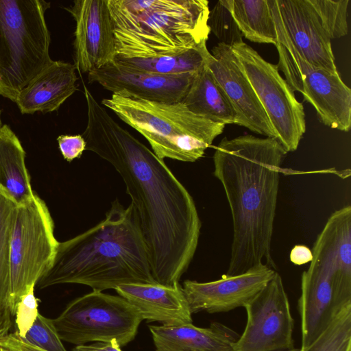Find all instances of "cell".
Masks as SVG:
<instances>
[{
    "mask_svg": "<svg viewBox=\"0 0 351 351\" xmlns=\"http://www.w3.org/2000/svg\"><path fill=\"white\" fill-rule=\"evenodd\" d=\"M230 8L246 39L275 45L277 32L269 0H230Z\"/></svg>",
    "mask_w": 351,
    "mask_h": 351,
    "instance_id": "cb8c5ba5",
    "label": "cell"
},
{
    "mask_svg": "<svg viewBox=\"0 0 351 351\" xmlns=\"http://www.w3.org/2000/svg\"><path fill=\"white\" fill-rule=\"evenodd\" d=\"M143 320L137 308L123 297L95 290L73 300L52 319L62 341L82 346L114 339L121 347L134 339Z\"/></svg>",
    "mask_w": 351,
    "mask_h": 351,
    "instance_id": "9c48e42d",
    "label": "cell"
},
{
    "mask_svg": "<svg viewBox=\"0 0 351 351\" xmlns=\"http://www.w3.org/2000/svg\"><path fill=\"white\" fill-rule=\"evenodd\" d=\"M86 150L109 162L123 180L147 245L156 282L179 284L196 252L201 221L193 198L147 147L122 128L86 86Z\"/></svg>",
    "mask_w": 351,
    "mask_h": 351,
    "instance_id": "6da1fadb",
    "label": "cell"
},
{
    "mask_svg": "<svg viewBox=\"0 0 351 351\" xmlns=\"http://www.w3.org/2000/svg\"><path fill=\"white\" fill-rule=\"evenodd\" d=\"M119 295L139 311L143 319L165 326L193 322L191 313L182 286L154 284H125L116 287Z\"/></svg>",
    "mask_w": 351,
    "mask_h": 351,
    "instance_id": "d6986e66",
    "label": "cell"
},
{
    "mask_svg": "<svg viewBox=\"0 0 351 351\" xmlns=\"http://www.w3.org/2000/svg\"><path fill=\"white\" fill-rule=\"evenodd\" d=\"M287 151L274 138L224 137L213 154V175L230 208L233 238L226 276L266 265L276 269L271 240L281 165Z\"/></svg>",
    "mask_w": 351,
    "mask_h": 351,
    "instance_id": "7a4b0ae2",
    "label": "cell"
},
{
    "mask_svg": "<svg viewBox=\"0 0 351 351\" xmlns=\"http://www.w3.org/2000/svg\"><path fill=\"white\" fill-rule=\"evenodd\" d=\"M330 39L340 38L348 34L349 0H308Z\"/></svg>",
    "mask_w": 351,
    "mask_h": 351,
    "instance_id": "83f0119b",
    "label": "cell"
},
{
    "mask_svg": "<svg viewBox=\"0 0 351 351\" xmlns=\"http://www.w3.org/2000/svg\"><path fill=\"white\" fill-rule=\"evenodd\" d=\"M38 313V302L34 295V290H32L20 300L14 314L16 332L21 337H25Z\"/></svg>",
    "mask_w": 351,
    "mask_h": 351,
    "instance_id": "4dcf8cb0",
    "label": "cell"
},
{
    "mask_svg": "<svg viewBox=\"0 0 351 351\" xmlns=\"http://www.w3.org/2000/svg\"><path fill=\"white\" fill-rule=\"evenodd\" d=\"M101 103L145 137L162 160H199L226 125L194 114L182 101H151L112 94Z\"/></svg>",
    "mask_w": 351,
    "mask_h": 351,
    "instance_id": "5b68a950",
    "label": "cell"
},
{
    "mask_svg": "<svg viewBox=\"0 0 351 351\" xmlns=\"http://www.w3.org/2000/svg\"><path fill=\"white\" fill-rule=\"evenodd\" d=\"M12 315L8 306L0 308V338L9 333L12 325Z\"/></svg>",
    "mask_w": 351,
    "mask_h": 351,
    "instance_id": "d590c367",
    "label": "cell"
},
{
    "mask_svg": "<svg viewBox=\"0 0 351 351\" xmlns=\"http://www.w3.org/2000/svg\"><path fill=\"white\" fill-rule=\"evenodd\" d=\"M1 111L0 110V128L2 126L1 120Z\"/></svg>",
    "mask_w": 351,
    "mask_h": 351,
    "instance_id": "74e56055",
    "label": "cell"
},
{
    "mask_svg": "<svg viewBox=\"0 0 351 351\" xmlns=\"http://www.w3.org/2000/svg\"><path fill=\"white\" fill-rule=\"evenodd\" d=\"M182 102L194 114L213 122L236 123V112L206 64L197 73Z\"/></svg>",
    "mask_w": 351,
    "mask_h": 351,
    "instance_id": "603a6c76",
    "label": "cell"
},
{
    "mask_svg": "<svg viewBox=\"0 0 351 351\" xmlns=\"http://www.w3.org/2000/svg\"><path fill=\"white\" fill-rule=\"evenodd\" d=\"M298 308L301 321V348L313 343L341 310L335 305L330 277L326 268L311 261L301 276Z\"/></svg>",
    "mask_w": 351,
    "mask_h": 351,
    "instance_id": "ac0fdd59",
    "label": "cell"
},
{
    "mask_svg": "<svg viewBox=\"0 0 351 351\" xmlns=\"http://www.w3.org/2000/svg\"><path fill=\"white\" fill-rule=\"evenodd\" d=\"M300 351H351V304L337 313L313 343Z\"/></svg>",
    "mask_w": 351,
    "mask_h": 351,
    "instance_id": "4316f807",
    "label": "cell"
},
{
    "mask_svg": "<svg viewBox=\"0 0 351 351\" xmlns=\"http://www.w3.org/2000/svg\"><path fill=\"white\" fill-rule=\"evenodd\" d=\"M244 308L247 322L235 343L234 351H287L295 348L294 321L282 278L277 271Z\"/></svg>",
    "mask_w": 351,
    "mask_h": 351,
    "instance_id": "8fae6325",
    "label": "cell"
},
{
    "mask_svg": "<svg viewBox=\"0 0 351 351\" xmlns=\"http://www.w3.org/2000/svg\"><path fill=\"white\" fill-rule=\"evenodd\" d=\"M44 0H0V95L12 101L53 60Z\"/></svg>",
    "mask_w": 351,
    "mask_h": 351,
    "instance_id": "8992f818",
    "label": "cell"
},
{
    "mask_svg": "<svg viewBox=\"0 0 351 351\" xmlns=\"http://www.w3.org/2000/svg\"><path fill=\"white\" fill-rule=\"evenodd\" d=\"M285 32L298 54L314 67L338 73L331 40L308 0H276Z\"/></svg>",
    "mask_w": 351,
    "mask_h": 351,
    "instance_id": "e0dca14e",
    "label": "cell"
},
{
    "mask_svg": "<svg viewBox=\"0 0 351 351\" xmlns=\"http://www.w3.org/2000/svg\"><path fill=\"white\" fill-rule=\"evenodd\" d=\"M0 351H4L1 348H0Z\"/></svg>",
    "mask_w": 351,
    "mask_h": 351,
    "instance_id": "f35d334b",
    "label": "cell"
},
{
    "mask_svg": "<svg viewBox=\"0 0 351 351\" xmlns=\"http://www.w3.org/2000/svg\"><path fill=\"white\" fill-rule=\"evenodd\" d=\"M73 351H122L116 340L108 342H96L90 345L76 346Z\"/></svg>",
    "mask_w": 351,
    "mask_h": 351,
    "instance_id": "e575fe53",
    "label": "cell"
},
{
    "mask_svg": "<svg viewBox=\"0 0 351 351\" xmlns=\"http://www.w3.org/2000/svg\"><path fill=\"white\" fill-rule=\"evenodd\" d=\"M24 339L45 351H66L53 324L52 319L38 313Z\"/></svg>",
    "mask_w": 351,
    "mask_h": 351,
    "instance_id": "f546056e",
    "label": "cell"
},
{
    "mask_svg": "<svg viewBox=\"0 0 351 351\" xmlns=\"http://www.w3.org/2000/svg\"><path fill=\"white\" fill-rule=\"evenodd\" d=\"M57 141L63 158L68 162L80 158L86 148L82 135H60Z\"/></svg>",
    "mask_w": 351,
    "mask_h": 351,
    "instance_id": "1f68e13d",
    "label": "cell"
},
{
    "mask_svg": "<svg viewBox=\"0 0 351 351\" xmlns=\"http://www.w3.org/2000/svg\"><path fill=\"white\" fill-rule=\"evenodd\" d=\"M313 261L328 272L335 305L351 304V206H343L328 217L313 247Z\"/></svg>",
    "mask_w": 351,
    "mask_h": 351,
    "instance_id": "2e32d148",
    "label": "cell"
},
{
    "mask_svg": "<svg viewBox=\"0 0 351 351\" xmlns=\"http://www.w3.org/2000/svg\"><path fill=\"white\" fill-rule=\"evenodd\" d=\"M0 348L4 351H45L27 341L16 331L0 338Z\"/></svg>",
    "mask_w": 351,
    "mask_h": 351,
    "instance_id": "d6a6232c",
    "label": "cell"
},
{
    "mask_svg": "<svg viewBox=\"0 0 351 351\" xmlns=\"http://www.w3.org/2000/svg\"><path fill=\"white\" fill-rule=\"evenodd\" d=\"M277 32L275 44L278 67L293 92L316 110L321 123L332 129L348 132L351 126V90L339 73H333L306 62L297 52L280 21L276 0H269Z\"/></svg>",
    "mask_w": 351,
    "mask_h": 351,
    "instance_id": "ba28073f",
    "label": "cell"
},
{
    "mask_svg": "<svg viewBox=\"0 0 351 351\" xmlns=\"http://www.w3.org/2000/svg\"><path fill=\"white\" fill-rule=\"evenodd\" d=\"M65 9L75 21L73 59L76 69L88 73L113 62L116 44L108 0H75Z\"/></svg>",
    "mask_w": 351,
    "mask_h": 351,
    "instance_id": "7c38bea8",
    "label": "cell"
},
{
    "mask_svg": "<svg viewBox=\"0 0 351 351\" xmlns=\"http://www.w3.org/2000/svg\"><path fill=\"white\" fill-rule=\"evenodd\" d=\"M276 270L266 265L207 282L186 280L182 287L191 314L228 312L244 307L271 280Z\"/></svg>",
    "mask_w": 351,
    "mask_h": 351,
    "instance_id": "9a60e30c",
    "label": "cell"
},
{
    "mask_svg": "<svg viewBox=\"0 0 351 351\" xmlns=\"http://www.w3.org/2000/svg\"><path fill=\"white\" fill-rule=\"evenodd\" d=\"M287 351H300V349H298V348H294V349H293V350H287Z\"/></svg>",
    "mask_w": 351,
    "mask_h": 351,
    "instance_id": "8d00e7d4",
    "label": "cell"
},
{
    "mask_svg": "<svg viewBox=\"0 0 351 351\" xmlns=\"http://www.w3.org/2000/svg\"><path fill=\"white\" fill-rule=\"evenodd\" d=\"M156 351H234L239 336L226 326L213 322L208 328L192 323L149 325Z\"/></svg>",
    "mask_w": 351,
    "mask_h": 351,
    "instance_id": "44dd1931",
    "label": "cell"
},
{
    "mask_svg": "<svg viewBox=\"0 0 351 351\" xmlns=\"http://www.w3.org/2000/svg\"><path fill=\"white\" fill-rule=\"evenodd\" d=\"M206 43L175 56L146 58H115L131 69L160 75H180L197 72L206 64L209 53Z\"/></svg>",
    "mask_w": 351,
    "mask_h": 351,
    "instance_id": "d4e9b609",
    "label": "cell"
},
{
    "mask_svg": "<svg viewBox=\"0 0 351 351\" xmlns=\"http://www.w3.org/2000/svg\"><path fill=\"white\" fill-rule=\"evenodd\" d=\"M206 64L236 112L235 124L277 139V134L231 47L217 43L207 56Z\"/></svg>",
    "mask_w": 351,
    "mask_h": 351,
    "instance_id": "5bb4252c",
    "label": "cell"
},
{
    "mask_svg": "<svg viewBox=\"0 0 351 351\" xmlns=\"http://www.w3.org/2000/svg\"><path fill=\"white\" fill-rule=\"evenodd\" d=\"M16 206L10 199L0 193V308L9 305L10 239Z\"/></svg>",
    "mask_w": 351,
    "mask_h": 351,
    "instance_id": "484cf974",
    "label": "cell"
},
{
    "mask_svg": "<svg viewBox=\"0 0 351 351\" xmlns=\"http://www.w3.org/2000/svg\"><path fill=\"white\" fill-rule=\"evenodd\" d=\"M287 152L298 149L306 132L304 106L296 99L277 64L266 61L243 41L231 47Z\"/></svg>",
    "mask_w": 351,
    "mask_h": 351,
    "instance_id": "30bf717a",
    "label": "cell"
},
{
    "mask_svg": "<svg viewBox=\"0 0 351 351\" xmlns=\"http://www.w3.org/2000/svg\"><path fill=\"white\" fill-rule=\"evenodd\" d=\"M289 259L296 265L310 263L313 259L312 251L306 245H296L291 250Z\"/></svg>",
    "mask_w": 351,
    "mask_h": 351,
    "instance_id": "836d02e7",
    "label": "cell"
},
{
    "mask_svg": "<svg viewBox=\"0 0 351 351\" xmlns=\"http://www.w3.org/2000/svg\"><path fill=\"white\" fill-rule=\"evenodd\" d=\"M80 284L95 291L125 284H154L149 254L130 204L115 199L105 218L84 232L58 242L53 258L36 285Z\"/></svg>",
    "mask_w": 351,
    "mask_h": 351,
    "instance_id": "3957f363",
    "label": "cell"
},
{
    "mask_svg": "<svg viewBox=\"0 0 351 351\" xmlns=\"http://www.w3.org/2000/svg\"><path fill=\"white\" fill-rule=\"evenodd\" d=\"M25 152L18 137L8 125L0 128V193L16 206L35 195L25 164Z\"/></svg>",
    "mask_w": 351,
    "mask_h": 351,
    "instance_id": "7402d4cb",
    "label": "cell"
},
{
    "mask_svg": "<svg viewBox=\"0 0 351 351\" xmlns=\"http://www.w3.org/2000/svg\"><path fill=\"white\" fill-rule=\"evenodd\" d=\"M206 0H108L115 58L175 56L206 43Z\"/></svg>",
    "mask_w": 351,
    "mask_h": 351,
    "instance_id": "277c9868",
    "label": "cell"
},
{
    "mask_svg": "<svg viewBox=\"0 0 351 351\" xmlns=\"http://www.w3.org/2000/svg\"><path fill=\"white\" fill-rule=\"evenodd\" d=\"M197 72L160 75L131 69L114 60L89 72L88 80L123 97L176 103L183 100Z\"/></svg>",
    "mask_w": 351,
    "mask_h": 351,
    "instance_id": "4fadbf2b",
    "label": "cell"
},
{
    "mask_svg": "<svg viewBox=\"0 0 351 351\" xmlns=\"http://www.w3.org/2000/svg\"><path fill=\"white\" fill-rule=\"evenodd\" d=\"M45 203L36 194L17 206L10 239V295L14 316L17 304L34 287L50 265L58 244Z\"/></svg>",
    "mask_w": 351,
    "mask_h": 351,
    "instance_id": "52a82bcc",
    "label": "cell"
},
{
    "mask_svg": "<svg viewBox=\"0 0 351 351\" xmlns=\"http://www.w3.org/2000/svg\"><path fill=\"white\" fill-rule=\"evenodd\" d=\"M208 25L219 43L232 47L243 41V35L230 12V0L216 3L210 10Z\"/></svg>",
    "mask_w": 351,
    "mask_h": 351,
    "instance_id": "f1b7e54d",
    "label": "cell"
},
{
    "mask_svg": "<svg viewBox=\"0 0 351 351\" xmlns=\"http://www.w3.org/2000/svg\"><path fill=\"white\" fill-rule=\"evenodd\" d=\"M76 67L52 60L19 93L16 104L22 114L57 110L77 90Z\"/></svg>",
    "mask_w": 351,
    "mask_h": 351,
    "instance_id": "ffe728a7",
    "label": "cell"
}]
</instances>
